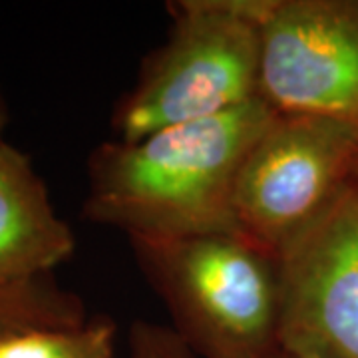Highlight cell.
I'll return each instance as SVG.
<instances>
[{"mask_svg": "<svg viewBox=\"0 0 358 358\" xmlns=\"http://www.w3.org/2000/svg\"><path fill=\"white\" fill-rule=\"evenodd\" d=\"M267 358H301V357H293V355H287V352H281V350H279V352H275V355H271V357Z\"/></svg>", "mask_w": 358, "mask_h": 358, "instance_id": "12", "label": "cell"}, {"mask_svg": "<svg viewBox=\"0 0 358 358\" xmlns=\"http://www.w3.org/2000/svg\"><path fill=\"white\" fill-rule=\"evenodd\" d=\"M128 358H199L171 327L136 320L129 329Z\"/></svg>", "mask_w": 358, "mask_h": 358, "instance_id": "10", "label": "cell"}, {"mask_svg": "<svg viewBox=\"0 0 358 358\" xmlns=\"http://www.w3.org/2000/svg\"><path fill=\"white\" fill-rule=\"evenodd\" d=\"M279 350L301 358H358V181L277 255Z\"/></svg>", "mask_w": 358, "mask_h": 358, "instance_id": "5", "label": "cell"}, {"mask_svg": "<svg viewBox=\"0 0 358 358\" xmlns=\"http://www.w3.org/2000/svg\"><path fill=\"white\" fill-rule=\"evenodd\" d=\"M88 320L84 301L48 277L0 289V336L32 331L78 327Z\"/></svg>", "mask_w": 358, "mask_h": 358, "instance_id": "8", "label": "cell"}, {"mask_svg": "<svg viewBox=\"0 0 358 358\" xmlns=\"http://www.w3.org/2000/svg\"><path fill=\"white\" fill-rule=\"evenodd\" d=\"M357 169L358 126L275 112L239 169L235 227L279 255L355 179Z\"/></svg>", "mask_w": 358, "mask_h": 358, "instance_id": "4", "label": "cell"}, {"mask_svg": "<svg viewBox=\"0 0 358 358\" xmlns=\"http://www.w3.org/2000/svg\"><path fill=\"white\" fill-rule=\"evenodd\" d=\"M171 329L199 358L279 352V259L239 231L131 239Z\"/></svg>", "mask_w": 358, "mask_h": 358, "instance_id": "2", "label": "cell"}, {"mask_svg": "<svg viewBox=\"0 0 358 358\" xmlns=\"http://www.w3.org/2000/svg\"><path fill=\"white\" fill-rule=\"evenodd\" d=\"M76 249L30 157L0 143V289L48 277Z\"/></svg>", "mask_w": 358, "mask_h": 358, "instance_id": "7", "label": "cell"}, {"mask_svg": "<svg viewBox=\"0 0 358 358\" xmlns=\"http://www.w3.org/2000/svg\"><path fill=\"white\" fill-rule=\"evenodd\" d=\"M355 178H357V181H358V169H357V176H355Z\"/></svg>", "mask_w": 358, "mask_h": 358, "instance_id": "13", "label": "cell"}, {"mask_svg": "<svg viewBox=\"0 0 358 358\" xmlns=\"http://www.w3.org/2000/svg\"><path fill=\"white\" fill-rule=\"evenodd\" d=\"M259 98L358 126V0H268Z\"/></svg>", "mask_w": 358, "mask_h": 358, "instance_id": "6", "label": "cell"}, {"mask_svg": "<svg viewBox=\"0 0 358 358\" xmlns=\"http://www.w3.org/2000/svg\"><path fill=\"white\" fill-rule=\"evenodd\" d=\"M6 122H8V110H6V102L2 98V92H0V143H2V134L6 128Z\"/></svg>", "mask_w": 358, "mask_h": 358, "instance_id": "11", "label": "cell"}, {"mask_svg": "<svg viewBox=\"0 0 358 358\" xmlns=\"http://www.w3.org/2000/svg\"><path fill=\"white\" fill-rule=\"evenodd\" d=\"M115 322L100 317L78 327L2 334L0 358H115Z\"/></svg>", "mask_w": 358, "mask_h": 358, "instance_id": "9", "label": "cell"}, {"mask_svg": "<svg viewBox=\"0 0 358 358\" xmlns=\"http://www.w3.org/2000/svg\"><path fill=\"white\" fill-rule=\"evenodd\" d=\"M268 0L169 2L166 42L114 108V140L231 112L259 98L261 22Z\"/></svg>", "mask_w": 358, "mask_h": 358, "instance_id": "3", "label": "cell"}, {"mask_svg": "<svg viewBox=\"0 0 358 358\" xmlns=\"http://www.w3.org/2000/svg\"><path fill=\"white\" fill-rule=\"evenodd\" d=\"M275 115L255 98L231 112L157 129L138 141H103L88 159L82 215L131 239L237 231L233 195L253 141Z\"/></svg>", "mask_w": 358, "mask_h": 358, "instance_id": "1", "label": "cell"}]
</instances>
